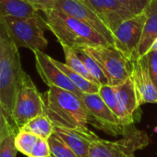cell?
<instances>
[{
    "label": "cell",
    "instance_id": "1",
    "mask_svg": "<svg viewBox=\"0 0 157 157\" xmlns=\"http://www.w3.org/2000/svg\"><path fill=\"white\" fill-rule=\"evenodd\" d=\"M43 98L44 114L54 126L70 130L89 129L88 111L81 98L56 86H50Z\"/></svg>",
    "mask_w": 157,
    "mask_h": 157
},
{
    "label": "cell",
    "instance_id": "2",
    "mask_svg": "<svg viewBox=\"0 0 157 157\" xmlns=\"http://www.w3.org/2000/svg\"><path fill=\"white\" fill-rule=\"evenodd\" d=\"M43 13L48 29L56 36L61 46L77 50L110 45L93 29L75 17L53 8Z\"/></svg>",
    "mask_w": 157,
    "mask_h": 157
},
{
    "label": "cell",
    "instance_id": "3",
    "mask_svg": "<svg viewBox=\"0 0 157 157\" xmlns=\"http://www.w3.org/2000/svg\"><path fill=\"white\" fill-rule=\"evenodd\" d=\"M25 74L19 48L0 27V105L9 121L15 98Z\"/></svg>",
    "mask_w": 157,
    "mask_h": 157
},
{
    "label": "cell",
    "instance_id": "4",
    "mask_svg": "<svg viewBox=\"0 0 157 157\" xmlns=\"http://www.w3.org/2000/svg\"><path fill=\"white\" fill-rule=\"evenodd\" d=\"M0 27L19 49L43 52L47 48L44 32L48 28L41 15L30 18L0 17Z\"/></svg>",
    "mask_w": 157,
    "mask_h": 157
},
{
    "label": "cell",
    "instance_id": "5",
    "mask_svg": "<svg viewBox=\"0 0 157 157\" xmlns=\"http://www.w3.org/2000/svg\"><path fill=\"white\" fill-rule=\"evenodd\" d=\"M150 143L149 136L131 125L123 137L117 141L98 139L89 150L90 157H135L137 151L145 148Z\"/></svg>",
    "mask_w": 157,
    "mask_h": 157
},
{
    "label": "cell",
    "instance_id": "6",
    "mask_svg": "<svg viewBox=\"0 0 157 157\" xmlns=\"http://www.w3.org/2000/svg\"><path fill=\"white\" fill-rule=\"evenodd\" d=\"M42 114H44L43 95L26 73L15 98L10 121L19 130L31 120Z\"/></svg>",
    "mask_w": 157,
    "mask_h": 157
},
{
    "label": "cell",
    "instance_id": "7",
    "mask_svg": "<svg viewBox=\"0 0 157 157\" xmlns=\"http://www.w3.org/2000/svg\"><path fill=\"white\" fill-rule=\"evenodd\" d=\"M99 64L108 80V85L117 86L130 76V63L114 45L83 48Z\"/></svg>",
    "mask_w": 157,
    "mask_h": 157
},
{
    "label": "cell",
    "instance_id": "8",
    "mask_svg": "<svg viewBox=\"0 0 157 157\" xmlns=\"http://www.w3.org/2000/svg\"><path fill=\"white\" fill-rule=\"evenodd\" d=\"M88 111L89 123L113 136L124 135L130 126H125L117 115L108 108L98 93L81 96Z\"/></svg>",
    "mask_w": 157,
    "mask_h": 157
},
{
    "label": "cell",
    "instance_id": "9",
    "mask_svg": "<svg viewBox=\"0 0 157 157\" xmlns=\"http://www.w3.org/2000/svg\"><path fill=\"white\" fill-rule=\"evenodd\" d=\"M145 21L146 14L143 12L123 21L113 33L114 46L130 63L138 60L137 51Z\"/></svg>",
    "mask_w": 157,
    "mask_h": 157
},
{
    "label": "cell",
    "instance_id": "10",
    "mask_svg": "<svg viewBox=\"0 0 157 157\" xmlns=\"http://www.w3.org/2000/svg\"><path fill=\"white\" fill-rule=\"evenodd\" d=\"M53 9L61 11L87 24L98 32L105 40L114 45V35L101 18L81 0H56Z\"/></svg>",
    "mask_w": 157,
    "mask_h": 157
},
{
    "label": "cell",
    "instance_id": "11",
    "mask_svg": "<svg viewBox=\"0 0 157 157\" xmlns=\"http://www.w3.org/2000/svg\"><path fill=\"white\" fill-rule=\"evenodd\" d=\"M35 58V66L37 73L42 80L50 86H56L72 92L81 98L82 92L69 80V78L53 63L52 57L42 51L32 52Z\"/></svg>",
    "mask_w": 157,
    "mask_h": 157
},
{
    "label": "cell",
    "instance_id": "12",
    "mask_svg": "<svg viewBox=\"0 0 157 157\" xmlns=\"http://www.w3.org/2000/svg\"><path fill=\"white\" fill-rule=\"evenodd\" d=\"M130 77L140 107L147 103H157V88L150 76L145 56L132 63Z\"/></svg>",
    "mask_w": 157,
    "mask_h": 157
},
{
    "label": "cell",
    "instance_id": "13",
    "mask_svg": "<svg viewBox=\"0 0 157 157\" xmlns=\"http://www.w3.org/2000/svg\"><path fill=\"white\" fill-rule=\"evenodd\" d=\"M114 33L117 28L126 19L133 17L122 5L116 0H81Z\"/></svg>",
    "mask_w": 157,
    "mask_h": 157
},
{
    "label": "cell",
    "instance_id": "14",
    "mask_svg": "<svg viewBox=\"0 0 157 157\" xmlns=\"http://www.w3.org/2000/svg\"><path fill=\"white\" fill-rule=\"evenodd\" d=\"M115 90L120 108L121 122L125 126L134 125V123L140 120L141 110L134 85L130 77L121 85L115 86Z\"/></svg>",
    "mask_w": 157,
    "mask_h": 157
},
{
    "label": "cell",
    "instance_id": "15",
    "mask_svg": "<svg viewBox=\"0 0 157 157\" xmlns=\"http://www.w3.org/2000/svg\"><path fill=\"white\" fill-rule=\"evenodd\" d=\"M54 132L79 157H90L91 144L100 139L90 129L70 130L54 126Z\"/></svg>",
    "mask_w": 157,
    "mask_h": 157
},
{
    "label": "cell",
    "instance_id": "16",
    "mask_svg": "<svg viewBox=\"0 0 157 157\" xmlns=\"http://www.w3.org/2000/svg\"><path fill=\"white\" fill-rule=\"evenodd\" d=\"M144 12L146 14V21L137 51L138 59L150 51L152 44L157 38V0H152Z\"/></svg>",
    "mask_w": 157,
    "mask_h": 157
},
{
    "label": "cell",
    "instance_id": "17",
    "mask_svg": "<svg viewBox=\"0 0 157 157\" xmlns=\"http://www.w3.org/2000/svg\"><path fill=\"white\" fill-rule=\"evenodd\" d=\"M38 15L39 11L24 0H0V17L30 18Z\"/></svg>",
    "mask_w": 157,
    "mask_h": 157
},
{
    "label": "cell",
    "instance_id": "18",
    "mask_svg": "<svg viewBox=\"0 0 157 157\" xmlns=\"http://www.w3.org/2000/svg\"><path fill=\"white\" fill-rule=\"evenodd\" d=\"M16 130L19 131L5 114L0 130V157L17 156L19 151L15 144Z\"/></svg>",
    "mask_w": 157,
    "mask_h": 157
},
{
    "label": "cell",
    "instance_id": "19",
    "mask_svg": "<svg viewBox=\"0 0 157 157\" xmlns=\"http://www.w3.org/2000/svg\"><path fill=\"white\" fill-rule=\"evenodd\" d=\"M52 61L82 93H85V94L98 93L100 86H101L100 85L86 79L85 77H83L82 75H81L74 70H72L70 67H68L66 63H61L54 58H52Z\"/></svg>",
    "mask_w": 157,
    "mask_h": 157
},
{
    "label": "cell",
    "instance_id": "20",
    "mask_svg": "<svg viewBox=\"0 0 157 157\" xmlns=\"http://www.w3.org/2000/svg\"><path fill=\"white\" fill-rule=\"evenodd\" d=\"M19 130L33 133L39 138L48 140L54 133V125L45 114L35 117Z\"/></svg>",
    "mask_w": 157,
    "mask_h": 157
},
{
    "label": "cell",
    "instance_id": "21",
    "mask_svg": "<svg viewBox=\"0 0 157 157\" xmlns=\"http://www.w3.org/2000/svg\"><path fill=\"white\" fill-rule=\"evenodd\" d=\"M74 51L77 53L78 57L83 63L87 71L94 78V80L101 86L108 85V80H107L106 76L105 75V74L103 73L99 64L96 63V61L89 53H87L83 49H77Z\"/></svg>",
    "mask_w": 157,
    "mask_h": 157
},
{
    "label": "cell",
    "instance_id": "22",
    "mask_svg": "<svg viewBox=\"0 0 157 157\" xmlns=\"http://www.w3.org/2000/svg\"><path fill=\"white\" fill-rule=\"evenodd\" d=\"M62 48H63L64 54H65V63L68 67H70L72 70H74L75 72L80 74L81 75L85 77L86 79H88V80H90V81H92L93 83L98 84L94 80V78L91 75V74L87 71L86 67L84 66V64L81 62V60L78 57V55L75 52V51L73 49L68 47V46H62Z\"/></svg>",
    "mask_w": 157,
    "mask_h": 157
},
{
    "label": "cell",
    "instance_id": "23",
    "mask_svg": "<svg viewBox=\"0 0 157 157\" xmlns=\"http://www.w3.org/2000/svg\"><path fill=\"white\" fill-rule=\"evenodd\" d=\"M39 137L24 130H19L15 137V144L18 151L30 157Z\"/></svg>",
    "mask_w": 157,
    "mask_h": 157
},
{
    "label": "cell",
    "instance_id": "24",
    "mask_svg": "<svg viewBox=\"0 0 157 157\" xmlns=\"http://www.w3.org/2000/svg\"><path fill=\"white\" fill-rule=\"evenodd\" d=\"M99 96L102 98V99L105 101V103L108 106V108L117 115V117L120 120L121 113H120V108L118 105V101L116 95L115 86H112L110 85H104L100 86V89L98 91Z\"/></svg>",
    "mask_w": 157,
    "mask_h": 157
},
{
    "label": "cell",
    "instance_id": "25",
    "mask_svg": "<svg viewBox=\"0 0 157 157\" xmlns=\"http://www.w3.org/2000/svg\"><path fill=\"white\" fill-rule=\"evenodd\" d=\"M53 157H79L55 132L48 139Z\"/></svg>",
    "mask_w": 157,
    "mask_h": 157
},
{
    "label": "cell",
    "instance_id": "26",
    "mask_svg": "<svg viewBox=\"0 0 157 157\" xmlns=\"http://www.w3.org/2000/svg\"><path fill=\"white\" fill-rule=\"evenodd\" d=\"M133 16L143 13L152 0H116Z\"/></svg>",
    "mask_w": 157,
    "mask_h": 157
},
{
    "label": "cell",
    "instance_id": "27",
    "mask_svg": "<svg viewBox=\"0 0 157 157\" xmlns=\"http://www.w3.org/2000/svg\"><path fill=\"white\" fill-rule=\"evenodd\" d=\"M150 76L157 88V51H150L145 55Z\"/></svg>",
    "mask_w": 157,
    "mask_h": 157
},
{
    "label": "cell",
    "instance_id": "28",
    "mask_svg": "<svg viewBox=\"0 0 157 157\" xmlns=\"http://www.w3.org/2000/svg\"><path fill=\"white\" fill-rule=\"evenodd\" d=\"M51 156V149L48 140L39 138L30 157H48Z\"/></svg>",
    "mask_w": 157,
    "mask_h": 157
},
{
    "label": "cell",
    "instance_id": "29",
    "mask_svg": "<svg viewBox=\"0 0 157 157\" xmlns=\"http://www.w3.org/2000/svg\"><path fill=\"white\" fill-rule=\"evenodd\" d=\"M38 11H44L46 9H51L56 2V0H24Z\"/></svg>",
    "mask_w": 157,
    "mask_h": 157
},
{
    "label": "cell",
    "instance_id": "30",
    "mask_svg": "<svg viewBox=\"0 0 157 157\" xmlns=\"http://www.w3.org/2000/svg\"><path fill=\"white\" fill-rule=\"evenodd\" d=\"M4 116H5V112H4V110H3V109H2V107L0 105V130H1V126H2V121H3Z\"/></svg>",
    "mask_w": 157,
    "mask_h": 157
},
{
    "label": "cell",
    "instance_id": "31",
    "mask_svg": "<svg viewBox=\"0 0 157 157\" xmlns=\"http://www.w3.org/2000/svg\"><path fill=\"white\" fill-rule=\"evenodd\" d=\"M150 51H157V38L155 40L154 43L152 44L151 48H150ZM149 51V52H150Z\"/></svg>",
    "mask_w": 157,
    "mask_h": 157
},
{
    "label": "cell",
    "instance_id": "32",
    "mask_svg": "<svg viewBox=\"0 0 157 157\" xmlns=\"http://www.w3.org/2000/svg\"><path fill=\"white\" fill-rule=\"evenodd\" d=\"M48 157H53V156H52V155H51V156H48Z\"/></svg>",
    "mask_w": 157,
    "mask_h": 157
}]
</instances>
